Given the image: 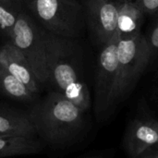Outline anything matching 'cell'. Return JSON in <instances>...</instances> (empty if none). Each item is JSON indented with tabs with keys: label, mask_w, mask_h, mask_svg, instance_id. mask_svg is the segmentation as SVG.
I'll return each mask as SVG.
<instances>
[{
	"label": "cell",
	"mask_w": 158,
	"mask_h": 158,
	"mask_svg": "<svg viewBox=\"0 0 158 158\" xmlns=\"http://www.w3.org/2000/svg\"><path fill=\"white\" fill-rule=\"evenodd\" d=\"M36 135L56 148L77 142L85 131L86 113L56 91L36 101L27 111Z\"/></svg>",
	"instance_id": "6da1fadb"
},
{
	"label": "cell",
	"mask_w": 158,
	"mask_h": 158,
	"mask_svg": "<svg viewBox=\"0 0 158 158\" xmlns=\"http://www.w3.org/2000/svg\"><path fill=\"white\" fill-rule=\"evenodd\" d=\"M46 47L48 83L54 91L87 113L91 108L90 91L70 59L74 52V40L58 37L46 31Z\"/></svg>",
	"instance_id": "7a4b0ae2"
},
{
	"label": "cell",
	"mask_w": 158,
	"mask_h": 158,
	"mask_svg": "<svg viewBox=\"0 0 158 158\" xmlns=\"http://www.w3.org/2000/svg\"><path fill=\"white\" fill-rule=\"evenodd\" d=\"M32 18L50 33L75 40L84 25V7L78 0H31L26 6Z\"/></svg>",
	"instance_id": "3957f363"
},
{
	"label": "cell",
	"mask_w": 158,
	"mask_h": 158,
	"mask_svg": "<svg viewBox=\"0 0 158 158\" xmlns=\"http://www.w3.org/2000/svg\"><path fill=\"white\" fill-rule=\"evenodd\" d=\"M151 57L152 53L146 37L142 33L132 38L118 39L116 108L135 88Z\"/></svg>",
	"instance_id": "277c9868"
},
{
	"label": "cell",
	"mask_w": 158,
	"mask_h": 158,
	"mask_svg": "<svg viewBox=\"0 0 158 158\" xmlns=\"http://www.w3.org/2000/svg\"><path fill=\"white\" fill-rule=\"evenodd\" d=\"M8 39L29 61L41 85L47 84L46 31L23 9L18 17Z\"/></svg>",
	"instance_id": "5b68a950"
},
{
	"label": "cell",
	"mask_w": 158,
	"mask_h": 158,
	"mask_svg": "<svg viewBox=\"0 0 158 158\" xmlns=\"http://www.w3.org/2000/svg\"><path fill=\"white\" fill-rule=\"evenodd\" d=\"M118 40L102 47L96 67L94 114L98 121L106 120L116 109L115 93L118 80Z\"/></svg>",
	"instance_id": "8992f818"
},
{
	"label": "cell",
	"mask_w": 158,
	"mask_h": 158,
	"mask_svg": "<svg viewBox=\"0 0 158 158\" xmlns=\"http://www.w3.org/2000/svg\"><path fill=\"white\" fill-rule=\"evenodd\" d=\"M118 6L117 0H85V23L100 46L118 39Z\"/></svg>",
	"instance_id": "52a82bcc"
},
{
	"label": "cell",
	"mask_w": 158,
	"mask_h": 158,
	"mask_svg": "<svg viewBox=\"0 0 158 158\" xmlns=\"http://www.w3.org/2000/svg\"><path fill=\"white\" fill-rule=\"evenodd\" d=\"M123 144L131 158L158 144V120L147 118L132 120L127 128Z\"/></svg>",
	"instance_id": "ba28073f"
},
{
	"label": "cell",
	"mask_w": 158,
	"mask_h": 158,
	"mask_svg": "<svg viewBox=\"0 0 158 158\" xmlns=\"http://www.w3.org/2000/svg\"><path fill=\"white\" fill-rule=\"evenodd\" d=\"M0 65L21 81L31 92L39 94L41 83L35 77L29 61L10 41L0 47Z\"/></svg>",
	"instance_id": "9c48e42d"
},
{
	"label": "cell",
	"mask_w": 158,
	"mask_h": 158,
	"mask_svg": "<svg viewBox=\"0 0 158 158\" xmlns=\"http://www.w3.org/2000/svg\"><path fill=\"white\" fill-rule=\"evenodd\" d=\"M0 135L37 136L27 112L0 104Z\"/></svg>",
	"instance_id": "30bf717a"
},
{
	"label": "cell",
	"mask_w": 158,
	"mask_h": 158,
	"mask_svg": "<svg viewBox=\"0 0 158 158\" xmlns=\"http://www.w3.org/2000/svg\"><path fill=\"white\" fill-rule=\"evenodd\" d=\"M145 13L136 1L127 0L119 2L118 6V39L135 37L141 33V27Z\"/></svg>",
	"instance_id": "8fae6325"
},
{
	"label": "cell",
	"mask_w": 158,
	"mask_h": 158,
	"mask_svg": "<svg viewBox=\"0 0 158 158\" xmlns=\"http://www.w3.org/2000/svg\"><path fill=\"white\" fill-rule=\"evenodd\" d=\"M44 143L38 136L0 135V158L40 153Z\"/></svg>",
	"instance_id": "7c38bea8"
},
{
	"label": "cell",
	"mask_w": 158,
	"mask_h": 158,
	"mask_svg": "<svg viewBox=\"0 0 158 158\" xmlns=\"http://www.w3.org/2000/svg\"><path fill=\"white\" fill-rule=\"evenodd\" d=\"M0 94L17 102L31 104L37 101L38 94L31 92L21 81L0 65Z\"/></svg>",
	"instance_id": "4fadbf2b"
},
{
	"label": "cell",
	"mask_w": 158,
	"mask_h": 158,
	"mask_svg": "<svg viewBox=\"0 0 158 158\" xmlns=\"http://www.w3.org/2000/svg\"><path fill=\"white\" fill-rule=\"evenodd\" d=\"M23 6L19 0H0V32L7 38Z\"/></svg>",
	"instance_id": "5bb4252c"
},
{
	"label": "cell",
	"mask_w": 158,
	"mask_h": 158,
	"mask_svg": "<svg viewBox=\"0 0 158 158\" xmlns=\"http://www.w3.org/2000/svg\"><path fill=\"white\" fill-rule=\"evenodd\" d=\"M145 14H157L158 0H135Z\"/></svg>",
	"instance_id": "9a60e30c"
},
{
	"label": "cell",
	"mask_w": 158,
	"mask_h": 158,
	"mask_svg": "<svg viewBox=\"0 0 158 158\" xmlns=\"http://www.w3.org/2000/svg\"><path fill=\"white\" fill-rule=\"evenodd\" d=\"M146 40H147L152 55L154 53L158 52V19L156 25L154 26V28L151 30L149 36L146 37Z\"/></svg>",
	"instance_id": "2e32d148"
},
{
	"label": "cell",
	"mask_w": 158,
	"mask_h": 158,
	"mask_svg": "<svg viewBox=\"0 0 158 158\" xmlns=\"http://www.w3.org/2000/svg\"><path fill=\"white\" fill-rule=\"evenodd\" d=\"M134 158H158V148L155 145Z\"/></svg>",
	"instance_id": "e0dca14e"
},
{
	"label": "cell",
	"mask_w": 158,
	"mask_h": 158,
	"mask_svg": "<svg viewBox=\"0 0 158 158\" xmlns=\"http://www.w3.org/2000/svg\"><path fill=\"white\" fill-rule=\"evenodd\" d=\"M19 2L24 6H27V5L30 3V1H31V0H19Z\"/></svg>",
	"instance_id": "ac0fdd59"
},
{
	"label": "cell",
	"mask_w": 158,
	"mask_h": 158,
	"mask_svg": "<svg viewBox=\"0 0 158 158\" xmlns=\"http://www.w3.org/2000/svg\"><path fill=\"white\" fill-rule=\"evenodd\" d=\"M86 158H105L102 156H90V157H86Z\"/></svg>",
	"instance_id": "d6986e66"
},
{
	"label": "cell",
	"mask_w": 158,
	"mask_h": 158,
	"mask_svg": "<svg viewBox=\"0 0 158 158\" xmlns=\"http://www.w3.org/2000/svg\"><path fill=\"white\" fill-rule=\"evenodd\" d=\"M117 1H119V2H123V1H127V0H117Z\"/></svg>",
	"instance_id": "ffe728a7"
},
{
	"label": "cell",
	"mask_w": 158,
	"mask_h": 158,
	"mask_svg": "<svg viewBox=\"0 0 158 158\" xmlns=\"http://www.w3.org/2000/svg\"><path fill=\"white\" fill-rule=\"evenodd\" d=\"M156 147H157V148H158V144H156Z\"/></svg>",
	"instance_id": "44dd1931"
}]
</instances>
